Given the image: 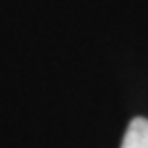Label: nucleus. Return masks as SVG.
<instances>
[{
    "mask_svg": "<svg viewBox=\"0 0 148 148\" xmlns=\"http://www.w3.org/2000/svg\"><path fill=\"white\" fill-rule=\"evenodd\" d=\"M121 148H148V119L136 117L130 121Z\"/></svg>",
    "mask_w": 148,
    "mask_h": 148,
    "instance_id": "obj_1",
    "label": "nucleus"
}]
</instances>
